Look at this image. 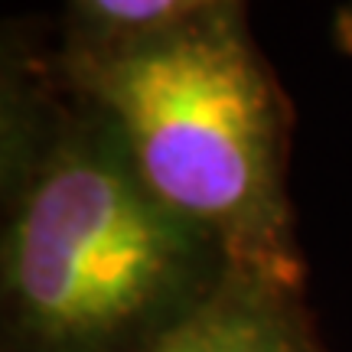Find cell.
I'll return each mask as SVG.
<instances>
[{"label":"cell","mask_w":352,"mask_h":352,"mask_svg":"<svg viewBox=\"0 0 352 352\" xmlns=\"http://www.w3.org/2000/svg\"><path fill=\"white\" fill-rule=\"evenodd\" d=\"M192 235L144 186L111 124L65 134L16 206L7 248L13 300L43 340L101 342L164 300Z\"/></svg>","instance_id":"2"},{"label":"cell","mask_w":352,"mask_h":352,"mask_svg":"<svg viewBox=\"0 0 352 352\" xmlns=\"http://www.w3.org/2000/svg\"><path fill=\"white\" fill-rule=\"evenodd\" d=\"M261 280L222 290L170 327L147 352H303ZM267 287V284H264Z\"/></svg>","instance_id":"3"},{"label":"cell","mask_w":352,"mask_h":352,"mask_svg":"<svg viewBox=\"0 0 352 352\" xmlns=\"http://www.w3.org/2000/svg\"><path fill=\"white\" fill-rule=\"evenodd\" d=\"M241 0H72L85 36H138L196 20Z\"/></svg>","instance_id":"4"},{"label":"cell","mask_w":352,"mask_h":352,"mask_svg":"<svg viewBox=\"0 0 352 352\" xmlns=\"http://www.w3.org/2000/svg\"><path fill=\"white\" fill-rule=\"evenodd\" d=\"M65 69L176 219L212 235L252 280L294 277L290 108L241 3L138 36H82Z\"/></svg>","instance_id":"1"},{"label":"cell","mask_w":352,"mask_h":352,"mask_svg":"<svg viewBox=\"0 0 352 352\" xmlns=\"http://www.w3.org/2000/svg\"><path fill=\"white\" fill-rule=\"evenodd\" d=\"M336 39H340V46L352 56V0L336 13Z\"/></svg>","instance_id":"5"}]
</instances>
